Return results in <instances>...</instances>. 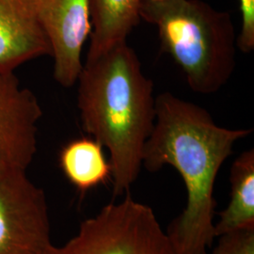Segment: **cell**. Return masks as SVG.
<instances>
[{
    "mask_svg": "<svg viewBox=\"0 0 254 254\" xmlns=\"http://www.w3.org/2000/svg\"><path fill=\"white\" fill-rule=\"evenodd\" d=\"M252 129L218 126L206 109L166 91L155 97L154 128L142 166L155 173L172 166L187 190V205L167 233L179 254H207L216 237L214 188L221 166Z\"/></svg>",
    "mask_w": 254,
    "mask_h": 254,
    "instance_id": "cell-1",
    "label": "cell"
},
{
    "mask_svg": "<svg viewBox=\"0 0 254 254\" xmlns=\"http://www.w3.org/2000/svg\"><path fill=\"white\" fill-rule=\"evenodd\" d=\"M77 82L82 127L109 150L113 196L124 197L140 173L154 128V83L127 41L87 55Z\"/></svg>",
    "mask_w": 254,
    "mask_h": 254,
    "instance_id": "cell-2",
    "label": "cell"
},
{
    "mask_svg": "<svg viewBox=\"0 0 254 254\" xmlns=\"http://www.w3.org/2000/svg\"><path fill=\"white\" fill-rule=\"evenodd\" d=\"M139 16L155 26L162 52L181 68L192 91L213 94L229 81L237 46L229 12L200 0H141Z\"/></svg>",
    "mask_w": 254,
    "mask_h": 254,
    "instance_id": "cell-3",
    "label": "cell"
},
{
    "mask_svg": "<svg viewBox=\"0 0 254 254\" xmlns=\"http://www.w3.org/2000/svg\"><path fill=\"white\" fill-rule=\"evenodd\" d=\"M53 254H179L154 210L130 193L80 224Z\"/></svg>",
    "mask_w": 254,
    "mask_h": 254,
    "instance_id": "cell-4",
    "label": "cell"
},
{
    "mask_svg": "<svg viewBox=\"0 0 254 254\" xmlns=\"http://www.w3.org/2000/svg\"><path fill=\"white\" fill-rule=\"evenodd\" d=\"M44 190L26 171L0 172V254H53Z\"/></svg>",
    "mask_w": 254,
    "mask_h": 254,
    "instance_id": "cell-5",
    "label": "cell"
},
{
    "mask_svg": "<svg viewBox=\"0 0 254 254\" xmlns=\"http://www.w3.org/2000/svg\"><path fill=\"white\" fill-rule=\"evenodd\" d=\"M35 10L51 48L55 80L71 88L81 73L83 47L91 36L89 0H35Z\"/></svg>",
    "mask_w": 254,
    "mask_h": 254,
    "instance_id": "cell-6",
    "label": "cell"
},
{
    "mask_svg": "<svg viewBox=\"0 0 254 254\" xmlns=\"http://www.w3.org/2000/svg\"><path fill=\"white\" fill-rule=\"evenodd\" d=\"M42 115L35 94L21 86L14 72L0 70V172H27L36 154Z\"/></svg>",
    "mask_w": 254,
    "mask_h": 254,
    "instance_id": "cell-7",
    "label": "cell"
},
{
    "mask_svg": "<svg viewBox=\"0 0 254 254\" xmlns=\"http://www.w3.org/2000/svg\"><path fill=\"white\" fill-rule=\"evenodd\" d=\"M51 48L37 19L35 0H0V70L12 71Z\"/></svg>",
    "mask_w": 254,
    "mask_h": 254,
    "instance_id": "cell-8",
    "label": "cell"
},
{
    "mask_svg": "<svg viewBox=\"0 0 254 254\" xmlns=\"http://www.w3.org/2000/svg\"><path fill=\"white\" fill-rule=\"evenodd\" d=\"M231 199L215 224L216 237L254 229V149L239 154L231 167Z\"/></svg>",
    "mask_w": 254,
    "mask_h": 254,
    "instance_id": "cell-9",
    "label": "cell"
},
{
    "mask_svg": "<svg viewBox=\"0 0 254 254\" xmlns=\"http://www.w3.org/2000/svg\"><path fill=\"white\" fill-rule=\"evenodd\" d=\"M141 0H89L91 45L88 55H95L121 42L140 21Z\"/></svg>",
    "mask_w": 254,
    "mask_h": 254,
    "instance_id": "cell-10",
    "label": "cell"
},
{
    "mask_svg": "<svg viewBox=\"0 0 254 254\" xmlns=\"http://www.w3.org/2000/svg\"><path fill=\"white\" fill-rule=\"evenodd\" d=\"M59 162L64 176L81 193L106 184L111 178L112 168L104 147L91 136L69 141L62 149Z\"/></svg>",
    "mask_w": 254,
    "mask_h": 254,
    "instance_id": "cell-11",
    "label": "cell"
},
{
    "mask_svg": "<svg viewBox=\"0 0 254 254\" xmlns=\"http://www.w3.org/2000/svg\"><path fill=\"white\" fill-rule=\"evenodd\" d=\"M212 254H254V229L218 236Z\"/></svg>",
    "mask_w": 254,
    "mask_h": 254,
    "instance_id": "cell-12",
    "label": "cell"
},
{
    "mask_svg": "<svg viewBox=\"0 0 254 254\" xmlns=\"http://www.w3.org/2000/svg\"><path fill=\"white\" fill-rule=\"evenodd\" d=\"M242 26L237 37V47L244 53L254 49V0H239Z\"/></svg>",
    "mask_w": 254,
    "mask_h": 254,
    "instance_id": "cell-13",
    "label": "cell"
}]
</instances>
